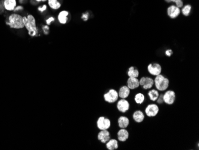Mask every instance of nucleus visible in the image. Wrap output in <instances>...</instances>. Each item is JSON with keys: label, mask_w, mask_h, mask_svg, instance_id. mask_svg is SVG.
<instances>
[{"label": "nucleus", "mask_w": 199, "mask_h": 150, "mask_svg": "<svg viewBox=\"0 0 199 150\" xmlns=\"http://www.w3.org/2000/svg\"><path fill=\"white\" fill-rule=\"evenodd\" d=\"M38 3L40 4V3H45L47 1V0H35Z\"/></svg>", "instance_id": "obj_36"}, {"label": "nucleus", "mask_w": 199, "mask_h": 150, "mask_svg": "<svg viewBox=\"0 0 199 150\" xmlns=\"http://www.w3.org/2000/svg\"><path fill=\"white\" fill-rule=\"evenodd\" d=\"M176 1H177V0H170V2H175Z\"/></svg>", "instance_id": "obj_37"}, {"label": "nucleus", "mask_w": 199, "mask_h": 150, "mask_svg": "<svg viewBox=\"0 0 199 150\" xmlns=\"http://www.w3.org/2000/svg\"><path fill=\"white\" fill-rule=\"evenodd\" d=\"M2 2L4 9L9 11L14 10L17 6V0H2Z\"/></svg>", "instance_id": "obj_11"}, {"label": "nucleus", "mask_w": 199, "mask_h": 150, "mask_svg": "<svg viewBox=\"0 0 199 150\" xmlns=\"http://www.w3.org/2000/svg\"><path fill=\"white\" fill-rule=\"evenodd\" d=\"M18 1L21 4V5H22L27 3L29 1V0H18Z\"/></svg>", "instance_id": "obj_35"}, {"label": "nucleus", "mask_w": 199, "mask_h": 150, "mask_svg": "<svg viewBox=\"0 0 199 150\" xmlns=\"http://www.w3.org/2000/svg\"><path fill=\"white\" fill-rule=\"evenodd\" d=\"M118 92L115 89H110L108 92L104 95L105 101L108 103H114L118 99Z\"/></svg>", "instance_id": "obj_4"}, {"label": "nucleus", "mask_w": 199, "mask_h": 150, "mask_svg": "<svg viewBox=\"0 0 199 150\" xmlns=\"http://www.w3.org/2000/svg\"><path fill=\"white\" fill-rule=\"evenodd\" d=\"M139 82L140 85L142 86V87L145 90L151 89L154 85V80H153V78L147 77H142L139 80Z\"/></svg>", "instance_id": "obj_8"}, {"label": "nucleus", "mask_w": 199, "mask_h": 150, "mask_svg": "<svg viewBox=\"0 0 199 150\" xmlns=\"http://www.w3.org/2000/svg\"><path fill=\"white\" fill-rule=\"evenodd\" d=\"M159 111V108L157 105L156 104H150L147 106L145 112L148 117H155L157 116L158 112Z\"/></svg>", "instance_id": "obj_9"}, {"label": "nucleus", "mask_w": 199, "mask_h": 150, "mask_svg": "<svg viewBox=\"0 0 199 150\" xmlns=\"http://www.w3.org/2000/svg\"><path fill=\"white\" fill-rule=\"evenodd\" d=\"M47 6L52 10H57L62 7V4L59 0H47Z\"/></svg>", "instance_id": "obj_16"}, {"label": "nucleus", "mask_w": 199, "mask_h": 150, "mask_svg": "<svg viewBox=\"0 0 199 150\" xmlns=\"http://www.w3.org/2000/svg\"><path fill=\"white\" fill-rule=\"evenodd\" d=\"M144 99H145L144 95L143 93H139L136 94V95L134 100H135L136 104H141L144 101Z\"/></svg>", "instance_id": "obj_24"}, {"label": "nucleus", "mask_w": 199, "mask_h": 150, "mask_svg": "<svg viewBox=\"0 0 199 150\" xmlns=\"http://www.w3.org/2000/svg\"><path fill=\"white\" fill-rule=\"evenodd\" d=\"M29 1H30V3L32 6H37L38 4H39V3H38L35 0H29Z\"/></svg>", "instance_id": "obj_34"}, {"label": "nucleus", "mask_w": 199, "mask_h": 150, "mask_svg": "<svg viewBox=\"0 0 199 150\" xmlns=\"http://www.w3.org/2000/svg\"><path fill=\"white\" fill-rule=\"evenodd\" d=\"M144 114L140 110L136 111L133 114V119L136 123H141L144 120Z\"/></svg>", "instance_id": "obj_20"}, {"label": "nucleus", "mask_w": 199, "mask_h": 150, "mask_svg": "<svg viewBox=\"0 0 199 150\" xmlns=\"http://www.w3.org/2000/svg\"><path fill=\"white\" fill-rule=\"evenodd\" d=\"M165 53H166V56H168L169 57V56H170L172 54V53H173V52H172V50L169 49V50L166 51Z\"/></svg>", "instance_id": "obj_33"}, {"label": "nucleus", "mask_w": 199, "mask_h": 150, "mask_svg": "<svg viewBox=\"0 0 199 150\" xmlns=\"http://www.w3.org/2000/svg\"><path fill=\"white\" fill-rule=\"evenodd\" d=\"M42 32L45 35H48L49 32H50V26H48L47 25H42Z\"/></svg>", "instance_id": "obj_27"}, {"label": "nucleus", "mask_w": 199, "mask_h": 150, "mask_svg": "<svg viewBox=\"0 0 199 150\" xmlns=\"http://www.w3.org/2000/svg\"><path fill=\"white\" fill-rule=\"evenodd\" d=\"M97 126L100 130H107L110 128L111 126V121L109 119L105 117H100L97 120Z\"/></svg>", "instance_id": "obj_5"}, {"label": "nucleus", "mask_w": 199, "mask_h": 150, "mask_svg": "<svg viewBox=\"0 0 199 150\" xmlns=\"http://www.w3.org/2000/svg\"><path fill=\"white\" fill-rule=\"evenodd\" d=\"M97 138H98V140H99L100 141H101L103 144H105L108 140H110V132L107 130H101L98 133Z\"/></svg>", "instance_id": "obj_14"}, {"label": "nucleus", "mask_w": 199, "mask_h": 150, "mask_svg": "<svg viewBox=\"0 0 199 150\" xmlns=\"http://www.w3.org/2000/svg\"><path fill=\"white\" fill-rule=\"evenodd\" d=\"M24 7L22 6V5H19V6H17H17L14 8V10H13V11H14V13H17V12H19V11H22L24 10Z\"/></svg>", "instance_id": "obj_29"}, {"label": "nucleus", "mask_w": 199, "mask_h": 150, "mask_svg": "<svg viewBox=\"0 0 199 150\" xmlns=\"http://www.w3.org/2000/svg\"><path fill=\"white\" fill-rule=\"evenodd\" d=\"M129 124V120L126 117L122 116L118 119V124L121 129H125Z\"/></svg>", "instance_id": "obj_19"}, {"label": "nucleus", "mask_w": 199, "mask_h": 150, "mask_svg": "<svg viewBox=\"0 0 199 150\" xmlns=\"http://www.w3.org/2000/svg\"><path fill=\"white\" fill-rule=\"evenodd\" d=\"M147 70L148 73L151 75H159L162 73V67L160 65L157 63H152L148 65Z\"/></svg>", "instance_id": "obj_6"}, {"label": "nucleus", "mask_w": 199, "mask_h": 150, "mask_svg": "<svg viewBox=\"0 0 199 150\" xmlns=\"http://www.w3.org/2000/svg\"><path fill=\"white\" fill-rule=\"evenodd\" d=\"M106 148L109 150H115L118 148V142L117 140H110L106 142Z\"/></svg>", "instance_id": "obj_21"}, {"label": "nucleus", "mask_w": 199, "mask_h": 150, "mask_svg": "<svg viewBox=\"0 0 199 150\" xmlns=\"http://www.w3.org/2000/svg\"><path fill=\"white\" fill-rule=\"evenodd\" d=\"M129 138V132L125 129H121L117 132V138L121 142H125Z\"/></svg>", "instance_id": "obj_17"}, {"label": "nucleus", "mask_w": 199, "mask_h": 150, "mask_svg": "<svg viewBox=\"0 0 199 150\" xmlns=\"http://www.w3.org/2000/svg\"><path fill=\"white\" fill-rule=\"evenodd\" d=\"M175 6L177 7H178V8L182 7H183V5H184L183 1L182 0H177V1H176L175 2Z\"/></svg>", "instance_id": "obj_30"}, {"label": "nucleus", "mask_w": 199, "mask_h": 150, "mask_svg": "<svg viewBox=\"0 0 199 150\" xmlns=\"http://www.w3.org/2000/svg\"><path fill=\"white\" fill-rule=\"evenodd\" d=\"M82 19L84 21H88V18H89V14L88 13H83L82 15V17H81Z\"/></svg>", "instance_id": "obj_31"}, {"label": "nucleus", "mask_w": 199, "mask_h": 150, "mask_svg": "<svg viewBox=\"0 0 199 150\" xmlns=\"http://www.w3.org/2000/svg\"><path fill=\"white\" fill-rule=\"evenodd\" d=\"M117 108L119 111L125 112L129 109V104L125 99H122L118 101L117 104Z\"/></svg>", "instance_id": "obj_13"}, {"label": "nucleus", "mask_w": 199, "mask_h": 150, "mask_svg": "<svg viewBox=\"0 0 199 150\" xmlns=\"http://www.w3.org/2000/svg\"><path fill=\"white\" fill-rule=\"evenodd\" d=\"M47 9H48L47 4L44 3L37 7V10L40 13H44V12H45L47 10Z\"/></svg>", "instance_id": "obj_26"}, {"label": "nucleus", "mask_w": 199, "mask_h": 150, "mask_svg": "<svg viewBox=\"0 0 199 150\" xmlns=\"http://www.w3.org/2000/svg\"><path fill=\"white\" fill-rule=\"evenodd\" d=\"M23 21L25 28L26 29L29 35L31 37H37L39 34V31L35 16L32 14H28L26 16H23Z\"/></svg>", "instance_id": "obj_1"}, {"label": "nucleus", "mask_w": 199, "mask_h": 150, "mask_svg": "<svg viewBox=\"0 0 199 150\" xmlns=\"http://www.w3.org/2000/svg\"><path fill=\"white\" fill-rule=\"evenodd\" d=\"M6 24L11 28L16 30H21L25 28L23 16L21 14L14 13L9 16Z\"/></svg>", "instance_id": "obj_2"}, {"label": "nucleus", "mask_w": 199, "mask_h": 150, "mask_svg": "<svg viewBox=\"0 0 199 150\" xmlns=\"http://www.w3.org/2000/svg\"><path fill=\"white\" fill-rule=\"evenodd\" d=\"M154 83L155 84L156 87L158 90L165 91L169 87V80L165 76L159 74L156 75L154 81Z\"/></svg>", "instance_id": "obj_3"}, {"label": "nucleus", "mask_w": 199, "mask_h": 150, "mask_svg": "<svg viewBox=\"0 0 199 150\" xmlns=\"http://www.w3.org/2000/svg\"><path fill=\"white\" fill-rule=\"evenodd\" d=\"M175 93L172 90H168L163 95V102L168 105L173 104L175 101Z\"/></svg>", "instance_id": "obj_7"}, {"label": "nucleus", "mask_w": 199, "mask_h": 150, "mask_svg": "<svg viewBox=\"0 0 199 150\" xmlns=\"http://www.w3.org/2000/svg\"><path fill=\"white\" fill-rule=\"evenodd\" d=\"M69 12L67 10H62L60 11L57 15V20L62 25H65L67 23L69 20Z\"/></svg>", "instance_id": "obj_12"}, {"label": "nucleus", "mask_w": 199, "mask_h": 150, "mask_svg": "<svg viewBox=\"0 0 199 150\" xmlns=\"http://www.w3.org/2000/svg\"><path fill=\"white\" fill-rule=\"evenodd\" d=\"M130 89L128 86H122L119 89V91L118 92L119 97H120L122 99H126V97H129L130 94Z\"/></svg>", "instance_id": "obj_18"}, {"label": "nucleus", "mask_w": 199, "mask_h": 150, "mask_svg": "<svg viewBox=\"0 0 199 150\" xmlns=\"http://www.w3.org/2000/svg\"><path fill=\"white\" fill-rule=\"evenodd\" d=\"M163 95H161L160 97L157 98V102L159 104H162L163 102Z\"/></svg>", "instance_id": "obj_32"}, {"label": "nucleus", "mask_w": 199, "mask_h": 150, "mask_svg": "<svg viewBox=\"0 0 199 150\" xmlns=\"http://www.w3.org/2000/svg\"><path fill=\"white\" fill-rule=\"evenodd\" d=\"M181 13L179 8L176 6L172 5L169 6L167 9L168 15L171 19H175L178 17Z\"/></svg>", "instance_id": "obj_10"}, {"label": "nucleus", "mask_w": 199, "mask_h": 150, "mask_svg": "<svg viewBox=\"0 0 199 150\" xmlns=\"http://www.w3.org/2000/svg\"><path fill=\"white\" fill-rule=\"evenodd\" d=\"M127 86L130 89H136L140 86V82L137 78L129 77L127 81Z\"/></svg>", "instance_id": "obj_15"}, {"label": "nucleus", "mask_w": 199, "mask_h": 150, "mask_svg": "<svg viewBox=\"0 0 199 150\" xmlns=\"http://www.w3.org/2000/svg\"><path fill=\"white\" fill-rule=\"evenodd\" d=\"M148 95L150 97V99L152 101H156L157 98L159 97V93L156 90L153 89L148 92Z\"/></svg>", "instance_id": "obj_23"}, {"label": "nucleus", "mask_w": 199, "mask_h": 150, "mask_svg": "<svg viewBox=\"0 0 199 150\" xmlns=\"http://www.w3.org/2000/svg\"><path fill=\"white\" fill-rule=\"evenodd\" d=\"M166 2H170V0H165Z\"/></svg>", "instance_id": "obj_38"}, {"label": "nucleus", "mask_w": 199, "mask_h": 150, "mask_svg": "<svg viewBox=\"0 0 199 150\" xmlns=\"http://www.w3.org/2000/svg\"><path fill=\"white\" fill-rule=\"evenodd\" d=\"M191 10V6L189 4L186 5L182 9V13L185 16H188Z\"/></svg>", "instance_id": "obj_25"}, {"label": "nucleus", "mask_w": 199, "mask_h": 150, "mask_svg": "<svg viewBox=\"0 0 199 150\" xmlns=\"http://www.w3.org/2000/svg\"><path fill=\"white\" fill-rule=\"evenodd\" d=\"M55 21V19L54 16H50L45 20V23H46V25L50 26V25H51V24L52 23V22H54Z\"/></svg>", "instance_id": "obj_28"}, {"label": "nucleus", "mask_w": 199, "mask_h": 150, "mask_svg": "<svg viewBox=\"0 0 199 150\" xmlns=\"http://www.w3.org/2000/svg\"><path fill=\"white\" fill-rule=\"evenodd\" d=\"M128 75L129 77L137 78L139 76V71L134 66H131L129 68L128 71Z\"/></svg>", "instance_id": "obj_22"}]
</instances>
